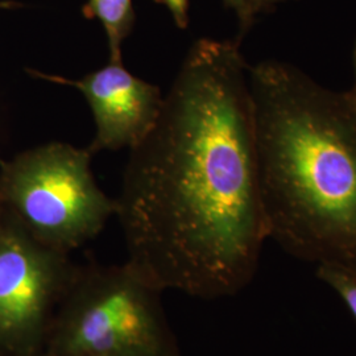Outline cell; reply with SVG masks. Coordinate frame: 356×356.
I'll list each match as a JSON object with an SVG mask.
<instances>
[{"instance_id":"2","label":"cell","mask_w":356,"mask_h":356,"mask_svg":"<svg viewBox=\"0 0 356 356\" xmlns=\"http://www.w3.org/2000/svg\"><path fill=\"white\" fill-rule=\"evenodd\" d=\"M268 239L356 277V99L277 60L248 65Z\"/></svg>"},{"instance_id":"6","label":"cell","mask_w":356,"mask_h":356,"mask_svg":"<svg viewBox=\"0 0 356 356\" xmlns=\"http://www.w3.org/2000/svg\"><path fill=\"white\" fill-rule=\"evenodd\" d=\"M33 76L57 85L72 86L82 92L95 120V138L88 147L91 154L99 151L134 148L154 126L164 97L161 90L131 74L123 63H108L81 79L29 70Z\"/></svg>"},{"instance_id":"3","label":"cell","mask_w":356,"mask_h":356,"mask_svg":"<svg viewBox=\"0 0 356 356\" xmlns=\"http://www.w3.org/2000/svg\"><path fill=\"white\" fill-rule=\"evenodd\" d=\"M161 293L127 263L78 268L40 356H178Z\"/></svg>"},{"instance_id":"7","label":"cell","mask_w":356,"mask_h":356,"mask_svg":"<svg viewBox=\"0 0 356 356\" xmlns=\"http://www.w3.org/2000/svg\"><path fill=\"white\" fill-rule=\"evenodd\" d=\"M86 19H98L107 35L110 63H123V42L135 24L132 0H88Z\"/></svg>"},{"instance_id":"4","label":"cell","mask_w":356,"mask_h":356,"mask_svg":"<svg viewBox=\"0 0 356 356\" xmlns=\"http://www.w3.org/2000/svg\"><path fill=\"white\" fill-rule=\"evenodd\" d=\"M91 153L66 143L40 145L3 165L0 200L38 243L70 254L115 216V200L97 185Z\"/></svg>"},{"instance_id":"5","label":"cell","mask_w":356,"mask_h":356,"mask_svg":"<svg viewBox=\"0 0 356 356\" xmlns=\"http://www.w3.org/2000/svg\"><path fill=\"white\" fill-rule=\"evenodd\" d=\"M69 254L33 239L15 220L0 229V356L40 355L76 277Z\"/></svg>"},{"instance_id":"12","label":"cell","mask_w":356,"mask_h":356,"mask_svg":"<svg viewBox=\"0 0 356 356\" xmlns=\"http://www.w3.org/2000/svg\"><path fill=\"white\" fill-rule=\"evenodd\" d=\"M354 70H355V83H354V88L350 90V92L353 94V97L356 99V44L355 48H354Z\"/></svg>"},{"instance_id":"10","label":"cell","mask_w":356,"mask_h":356,"mask_svg":"<svg viewBox=\"0 0 356 356\" xmlns=\"http://www.w3.org/2000/svg\"><path fill=\"white\" fill-rule=\"evenodd\" d=\"M163 4L172 15L178 28L186 29L189 26V0H154Z\"/></svg>"},{"instance_id":"11","label":"cell","mask_w":356,"mask_h":356,"mask_svg":"<svg viewBox=\"0 0 356 356\" xmlns=\"http://www.w3.org/2000/svg\"><path fill=\"white\" fill-rule=\"evenodd\" d=\"M281 1H285V0H254V13H256V16L259 13L270 11L275 6H277Z\"/></svg>"},{"instance_id":"8","label":"cell","mask_w":356,"mask_h":356,"mask_svg":"<svg viewBox=\"0 0 356 356\" xmlns=\"http://www.w3.org/2000/svg\"><path fill=\"white\" fill-rule=\"evenodd\" d=\"M317 277L341 296L356 319V277L331 268H317Z\"/></svg>"},{"instance_id":"9","label":"cell","mask_w":356,"mask_h":356,"mask_svg":"<svg viewBox=\"0 0 356 356\" xmlns=\"http://www.w3.org/2000/svg\"><path fill=\"white\" fill-rule=\"evenodd\" d=\"M225 6L234 10L239 20L241 36H243L254 24L256 19L254 0H223Z\"/></svg>"},{"instance_id":"1","label":"cell","mask_w":356,"mask_h":356,"mask_svg":"<svg viewBox=\"0 0 356 356\" xmlns=\"http://www.w3.org/2000/svg\"><path fill=\"white\" fill-rule=\"evenodd\" d=\"M247 69L238 40L194 42L129 149L115 216L126 263L160 292L229 297L259 267L268 229Z\"/></svg>"},{"instance_id":"13","label":"cell","mask_w":356,"mask_h":356,"mask_svg":"<svg viewBox=\"0 0 356 356\" xmlns=\"http://www.w3.org/2000/svg\"><path fill=\"white\" fill-rule=\"evenodd\" d=\"M1 225H3V219H1V216H0V229H1Z\"/></svg>"}]
</instances>
